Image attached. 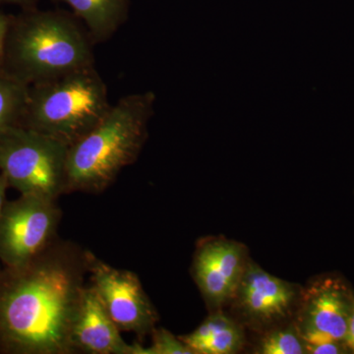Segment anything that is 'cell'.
<instances>
[{
    "label": "cell",
    "instance_id": "obj_20",
    "mask_svg": "<svg viewBox=\"0 0 354 354\" xmlns=\"http://www.w3.org/2000/svg\"><path fill=\"white\" fill-rule=\"evenodd\" d=\"M9 187V184L7 183V179L3 174L0 172V216H1L2 211H3L4 206H6V191Z\"/></svg>",
    "mask_w": 354,
    "mask_h": 354
},
{
    "label": "cell",
    "instance_id": "obj_4",
    "mask_svg": "<svg viewBox=\"0 0 354 354\" xmlns=\"http://www.w3.org/2000/svg\"><path fill=\"white\" fill-rule=\"evenodd\" d=\"M111 104L95 65L29 86L20 127L70 147L104 118Z\"/></svg>",
    "mask_w": 354,
    "mask_h": 354
},
{
    "label": "cell",
    "instance_id": "obj_12",
    "mask_svg": "<svg viewBox=\"0 0 354 354\" xmlns=\"http://www.w3.org/2000/svg\"><path fill=\"white\" fill-rule=\"evenodd\" d=\"M193 354H234L241 351L244 332L232 318L214 312L190 334L179 335Z\"/></svg>",
    "mask_w": 354,
    "mask_h": 354
},
{
    "label": "cell",
    "instance_id": "obj_22",
    "mask_svg": "<svg viewBox=\"0 0 354 354\" xmlns=\"http://www.w3.org/2000/svg\"><path fill=\"white\" fill-rule=\"evenodd\" d=\"M0 268H1V266H0Z\"/></svg>",
    "mask_w": 354,
    "mask_h": 354
},
{
    "label": "cell",
    "instance_id": "obj_3",
    "mask_svg": "<svg viewBox=\"0 0 354 354\" xmlns=\"http://www.w3.org/2000/svg\"><path fill=\"white\" fill-rule=\"evenodd\" d=\"M153 102L151 92L121 97L90 132L68 147L65 194H101L134 164L148 137Z\"/></svg>",
    "mask_w": 354,
    "mask_h": 354
},
{
    "label": "cell",
    "instance_id": "obj_16",
    "mask_svg": "<svg viewBox=\"0 0 354 354\" xmlns=\"http://www.w3.org/2000/svg\"><path fill=\"white\" fill-rule=\"evenodd\" d=\"M153 344L148 348L134 344L133 354H193L179 337L165 329L153 330Z\"/></svg>",
    "mask_w": 354,
    "mask_h": 354
},
{
    "label": "cell",
    "instance_id": "obj_9",
    "mask_svg": "<svg viewBox=\"0 0 354 354\" xmlns=\"http://www.w3.org/2000/svg\"><path fill=\"white\" fill-rule=\"evenodd\" d=\"M297 325L307 344L344 342L353 295L341 281L324 279L304 293Z\"/></svg>",
    "mask_w": 354,
    "mask_h": 354
},
{
    "label": "cell",
    "instance_id": "obj_11",
    "mask_svg": "<svg viewBox=\"0 0 354 354\" xmlns=\"http://www.w3.org/2000/svg\"><path fill=\"white\" fill-rule=\"evenodd\" d=\"M72 344L75 353L133 354L134 349V344L122 339L91 285L84 288L72 329Z\"/></svg>",
    "mask_w": 354,
    "mask_h": 354
},
{
    "label": "cell",
    "instance_id": "obj_7",
    "mask_svg": "<svg viewBox=\"0 0 354 354\" xmlns=\"http://www.w3.org/2000/svg\"><path fill=\"white\" fill-rule=\"evenodd\" d=\"M88 272L91 286L120 332L139 337L152 334L157 328L158 312L135 272L114 268L90 250Z\"/></svg>",
    "mask_w": 354,
    "mask_h": 354
},
{
    "label": "cell",
    "instance_id": "obj_21",
    "mask_svg": "<svg viewBox=\"0 0 354 354\" xmlns=\"http://www.w3.org/2000/svg\"><path fill=\"white\" fill-rule=\"evenodd\" d=\"M39 0H0V4L10 3L22 6L25 10L36 8Z\"/></svg>",
    "mask_w": 354,
    "mask_h": 354
},
{
    "label": "cell",
    "instance_id": "obj_5",
    "mask_svg": "<svg viewBox=\"0 0 354 354\" xmlns=\"http://www.w3.org/2000/svg\"><path fill=\"white\" fill-rule=\"evenodd\" d=\"M68 147L20 125L0 134V172L20 195L65 194Z\"/></svg>",
    "mask_w": 354,
    "mask_h": 354
},
{
    "label": "cell",
    "instance_id": "obj_14",
    "mask_svg": "<svg viewBox=\"0 0 354 354\" xmlns=\"http://www.w3.org/2000/svg\"><path fill=\"white\" fill-rule=\"evenodd\" d=\"M29 86L0 74V134L20 125L27 104Z\"/></svg>",
    "mask_w": 354,
    "mask_h": 354
},
{
    "label": "cell",
    "instance_id": "obj_15",
    "mask_svg": "<svg viewBox=\"0 0 354 354\" xmlns=\"http://www.w3.org/2000/svg\"><path fill=\"white\" fill-rule=\"evenodd\" d=\"M261 354H304L306 353L304 339L295 325L285 329L272 330L262 337L257 349Z\"/></svg>",
    "mask_w": 354,
    "mask_h": 354
},
{
    "label": "cell",
    "instance_id": "obj_1",
    "mask_svg": "<svg viewBox=\"0 0 354 354\" xmlns=\"http://www.w3.org/2000/svg\"><path fill=\"white\" fill-rule=\"evenodd\" d=\"M88 251L57 237L29 262L0 268V353L75 354Z\"/></svg>",
    "mask_w": 354,
    "mask_h": 354
},
{
    "label": "cell",
    "instance_id": "obj_17",
    "mask_svg": "<svg viewBox=\"0 0 354 354\" xmlns=\"http://www.w3.org/2000/svg\"><path fill=\"white\" fill-rule=\"evenodd\" d=\"M305 346L306 353L312 354H339L348 353V351L344 342H323L317 344L305 342Z\"/></svg>",
    "mask_w": 354,
    "mask_h": 354
},
{
    "label": "cell",
    "instance_id": "obj_10",
    "mask_svg": "<svg viewBox=\"0 0 354 354\" xmlns=\"http://www.w3.org/2000/svg\"><path fill=\"white\" fill-rule=\"evenodd\" d=\"M298 298V286L272 276L248 261L232 300L247 323L263 327L290 315Z\"/></svg>",
    "mask_w": 354,
    "mask_h": 354
},
{
    "label": "cell",
    "instance_id": "obj_8",
    "mask_svg": "<svg viewBox=\"0 0 354 354\" xmlns=\"http://www.w3.org/2000/svg\"><path fill=\"white\" fill-rule=\"evenodd\" d=\"M247 263L246 248L239 242L213 239L198 246L193 276L209 306L220 309L234 299Z\"/></svg>",
    "mask_w": 354,
    "mask_h": 354
},
{
    "label": "cell",
    "instance_id": "obj_18",
    "mask_svg": "<svg viewBox=\"0 0 354 354\" xmlns=\"http://www.w3.org/2000/svg\"><path fill=\"white\" fill-rule=\"evenodd\" d=\"M11 18L12 17L0 12V74H3L6 39L9 27H10Z\"/></svg>",
    "mask_w": 354,
    "mask_h": 354
},
{
    "label": "cell",
    "instance_id": "obj_2",
    "mask_svg": "<svg viewBox=\"0 0 354 354\" xmlns=\"http://www.w3.org/2000/svg\"><path fill=\"white\" fill-rule=\"evenodd\" d=\"M94 41L74 14L30 9L11 18L3 74L27 86L95 65Z\"/></svg>",
    "mask_w": 354,
    "mask_h": 354
},
{
    "label": "cell",
    "instance_id": "obj_19",
    "mask_svg": "<svg viewBox=\"0 0 354 354\" xmlns=\"http://www.w3.org/2000/svg\"><path fill=\"white\" fill-rule=\"evenodd\" d=\"M344 344L348 351L354 353V295L353 297V301H351V312H349L348 330H346V339H344Z\"/></svg>",
    "mask_w": 354,
    "mask_h": 354
},
{
    "label": "cell",
    "instance_id": "obj_13",
    "mask_svg": "<svg viewBox=\"0 0 354 354\" xmlns=\"http://www.w3.org/2000/svg\"><path fill=\"white\" fill-rule=\"evenodd\" d=\"M71 7L95 44L104 43L127 22L129 0H53Z\"/></svg>",
    "mask_w": 354,
    "mask_h": 354
},
{
    "label": "cell",
    "instance_id": "obj_6",
    "mask_svg": "<svg viewBox=\"0 0 354 354\" xmlns=\"http://www.w3.org/2000/svg\"><path fill=\"white\" fill-rule=\"evenodd\" d=\"M62 212L57 200L20 195L7 201L0 216V263L15 267L29 262L57 239Z\"/></svg>",
    "mask_w": 354,
    "mask_h": 354
}]
</instances>
